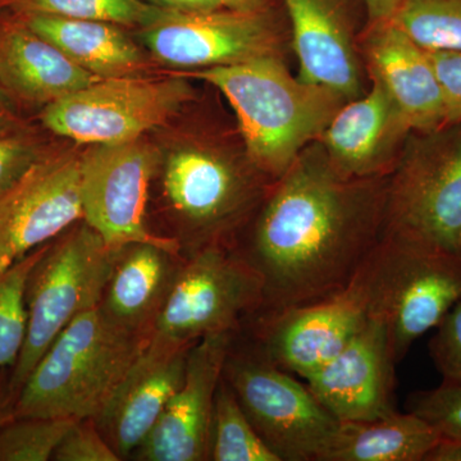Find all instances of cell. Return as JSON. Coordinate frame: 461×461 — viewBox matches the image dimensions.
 I'll return each instance as SVG.
<instances>
[{
  "label": "cell",
  "instance_id": "obj_22",
  "mask_svg": "<svg viewBox=\"0 0 461 461\" xmlns=\"http://www.w3.org/2000/svg\"><path fill=\"white\" fill-rule=\"evenodd\" d=\"M172 256L147 242L121 249L99 304L112 323L149 338L178 268Z\"/></svg>",
  "mask_w": 461,
  "mask_h": 461
},
{
  "label": "cell",
  "instance_id": "obj_35",
  "mask_svg": "<svg viewBox=\"0 0 461 461\" xmlns=\"http://www.w3.org/2000/svg\"><path fill=\"white\" fill-rule=\"evenodd\" d=\"M423 461H461V439L439 436Z\"/></svg>",
  "mask_w": 461,
  "mask_h": 461
},
{
  "label": "cell",
  "instance_id": "obj_21",
  "mask_svg": "<svg viewBox=\"0 0 461 461\" xmlns=\"http://www.w3.org/2000/svg\"><path fill=\"white\" fill-rule=\"evenodd\" d=\"M99 78L20 18L0 23V94L8 102L45 108Z\"/></svg>",
  "mask_w": 461,
  "mask_h": 461
},
{
  "label": "cell",
  "instance_id": "obj_39",
  "mask_svg": "<svg viewBox=\"0 0 461 461\" xmlns=\"http://www.w3.org/2000/svg\"><path fill=\"white\" fill-rule=\"evenodd\" d=\"M18 121L16 115L9 107L8 100L0 94V131L3 130L14 129Z\"/></svg>",
  "mask_w": 461,
  "mask_h": 461
},
{
  "label": "cell",
  "instance_id": "obj_9",
  "mask_svg": "<svg viewBox=\"0 0 461 461\" xmlns=\"http://www.w3.org/2000/svg\"><path fill=\"white\" fill-rule=\"evenodd\" d=\"M223 378L281 461H321L339 421L291 373L259 357H233Z\"/></svg>",
  "mask_w": 461,
  "mask_h": 461
},
{
  "label": "cell",
  "instance_id": "obj_2",
  "mask_svg": "<svg viewBox=\"0 0 461 461\" xmlns=\"http://www.w3.org/2000/svg\"><path fill=\"white\" fill-rule=\"evenodd\" d=\"M191 76L226 96L238 117L245 153L272 181L320 139L348 103L330 87L291 75L282 57L254 58Z\"/></svg>",
  "mask_w": 461,
  "mask_h": 461
},
{
  "label": "cell",
  "instance_id": "obj_8",
  "mask_svg": "<svg viewBox=\"0 0 461 461\" xmlns=\"http://www.w3.org/2000/svg\"><path fill=\"white\" fill-rule=\"evenodd\" d=\"M145 47L159 62L182 68L230 66L254 58L282 57L291 41L282 0L260 11L185 12L158 8L145 23Z\"/></svg>",
  "mask_w": 461,
  "mask_h": 461
},
{
  "label": "cell",
  "instance_id": "obj_30",
  "mask_svg": "<svg viewBox=\"0 0 461 461\" xmlns=\"http://www.w3.org/2000/svg\"><path fill=\"white\" fill-rule=\"evenodd\" d=\"M408 411L429 421L439 436L461 439V384H446L411 393Z\"/></svg>",
  "mask_w": 461,
  "mask_h": 461
},
{
  "label": "cell",
  "instance_id": "obj_28",
  "mask_svg": "<svg viewBox=\"0 0 461 461\" xmlns=\"http://www.w3.org/2000/svg\"><path fill=\"white\" fill-rule=\"evenodd\" d=\"M9 8L17 16L51 14L114 25H145L158 11L140 0H14Z\"/></svg>",
  "mask_w": 461,
  "mask_h": 461
},
{
  "label": "cell",
  "instance_id": "obj_4",
  "mask_svg": "<svg viewBox=\"0 0 461 461\" xmlns=\"http://www.w3.org/2000/svg\"><path fill=\"white\" fill-rule=\"evenodd\" d=\"M369 318L384 324L396 363L461 300V253L384 233L364 264Z\"/></svg>",
  "mask_w": 461,
  "mask_h": 461
},
{
  "label": "cell",
  "instance_id": "obj_34",
  "mask_svg": "<svg viewBox=\"0 0 461 461\" xmlns=\"http://www.w3.org/2000/svg\"><path fill=\"white\" fill-rule=\"evenodd\" d=\"M444 98L446 126L461 122V50H427Z\"/></svg>",
  "mask_w": 461,
  "mask_h": 461
},
{
  "label": "cell",
  "instance_id": "obj_18",
  "mask_svg": "<svg viewBox=\"0 0 461 461\" xmlns=\"http://www.w3.org/2000/svg\"><path fill=\"white\" fill-rule=\"evenodd\" d=\"M193 345L149 336L111 402L96 418L121 459L139 450L181 386Z\"/></svg>",
  "mask_w": 461,
  "mask_h": 461
},
{
  "label": "cell",
  "instance_id": "obj_14",
  "mask_svg": "<svg viewBox=\"0 0 461 461\" xmlns=\"http://www.w3.org/2000/svg\"><path fill=\"white\" fill-rule=\"evenodd\" d=\"M368 321L363 266L338 295L258 321L260 353L284 371L305 379L333 359Z\"/></svg>",
  "mask_w": 461,
  "mask_h": 461
},
{
  "label": "cell",
  "instance_id": "obj_12",
  "mask_svg": "<svg viewBox=\"0 0 461 461\" xmlns=\"http://www.w3.org/2000/svg\"><path fill=\"white\" fill-rule=\"evenodd\" d=\"M157 166L154 149L136 140L96 144L81 156L85 222L113 250L147 242L177 254V240L160 238L145 222L149 185Z\"/></svg>",
  "mask_w": 461,
  "mask_h": 461
},
{
  "label": "cell",
  "instance_id": "obj_36",
  "mask_svg": "<svg viewBox=\"0 0 461 461\" xmlns=\"http://www.w3.org/2000/svg\"><path fill=\"white\" fill-rule=\"evenodd\" d=\"M403 0H366L368 23H388L395 18L397 12Z\"/></svg>",
  "mask_w": 461,
  "mask_h": 461
},
{
  "label": "cell",
  "instance_id": "obj_5",
  "mask_svg": "<svg viewBox=\"0 0 461 461\" xmlns=\"http://www.w3.org/2000/svg\"><path fill=\"white\" fill-rule=\"evenodd\" d=\"M118 253L85 221L48 244L27 280L26 339L9 379L11 406L60 332L99 306Z\"/></svg>",
  "mask_w": 461,
  "mask_h": 461
},
{
  "label": "cell",
  "instance_id": "obj_10",
  "mask_svg": "<svg viewBox=\"0 0 461 461\" xmlns=\"http://www.w3.org/2000/svg\"><path fill=\"white\" fill-rule=\"evenodd\" d=\"M191 98L193 90L177 78H99L47 105L41 121L50 131L81 144H114L162 126Z\"/></svg>",
  "mask_w": 461,
  "mask_h": 461
},
{
  "label": "cell",
  "instance_id": "obj_15",
  "mask_svg": "<svg viewBox=\"0 0 461 461\" xmlns=\"http://www.w3.org/2000/svg\"><path fill=\"white\" fill-rule=\"evenodd\" d=\"M302 80L330 87L348 102L362 96L359 36L368 23L366 0H282Z\"/></svg>",
  "mask_w": 461,
  "mask_h": 461
},
{
  "label": "cell",
  "instance_id": "obj_16",
  "mask_svg": "<svg viewBox=\"0 0 461 461\" xmlns=\"http://www.w3.org/2000/svg\"><path fill=\"white\" fill-rule=\"evenodd\" d=\"M233 333L191 346L184 381L136 451L144 461H202L211 454L215 396L232 348Z\"/></svg>",
  "mask_w": 461,
  "mask_h": 461
},
{
  "label": "cell",
  "instance_id": "obj_40",
  "mask_svg": "<svg viewBox=\"0 0 461 461\" xmlns=\"http://www.w3.org/2000/svg\"><path fill=\"white\" fill-rule=\"evenodd\" d=\"M14 0H0V7H9Z\"/></svg>",
  "mask_w": 461,
  "mask_h": 461
},
{
  "label": "cell",
  "instance_id": "obj_7",
  "mask_svg": "<svg viewBox=\"0 0 461 461\" xmlns=\"http://www.w3.org/2000/svg\"><path fill=\"white\" fill-rule=\"evenodd\" d=\"M262 277L230 245H209L178 266L150 338L193 345L221 333H235L247 315L259 313Z\"/></svg>",
  "mask_w": 461,
  "mask_h": 461
},
{
  "label": "cell",
  "instance_id": "obj_24",
  "mask_svg": "<svg viewBox=\"0 0 461 461\" xmlns=\"http://www.w3.org/2000/svg\"><path fill=\"white\" fill-rule=\"evenodd\" d=\"M439 433L414 412L339 423L321 461H423Z\"/></svg>",
  "mask_w": 461,
  "mask_h": 461
},
{
  "label": "cell",
  "instance_id": "obj_26",
  "mask_svg": "<svg viewBox=\"0 0 461 461\" xmlns=\"http://www.w3.org/2000/svg\"><path fill=\"white\" fill-rule=\"evenodd\" d=\"M393 23L426 50H461V0H403Z\"/></svg>",
  "mask_w": 461,
  "mask_h": 461
},
{
  "label": "cell",
  "instance_id": "obj_11",
  "mask_svg": "<svg viewBox=\"0 0 461 461\" xmlns=\"http://www.w3.org/2000/svg\"><path fill=\"white\" fill-rule=\"evenodd\" d=\"M165 193L182 222L190 227L193 251L229 245L224 235L259 208L273 185L259 169L242 171L208 149H182L167 162Z\"/></svg>",
  "mask_w": 461,
  "mask_h": 461
},
{
  "label": "cell",
  "instance_id": "obj_1",
  "mask_svg": "<svg viewBox=\"0 0 461 461\" xmlns=\"http://www.w3.org/2000/svg\"><path fill=\"white\" fill-rule=\"evenodd\" d=\"M387 177L351 178L318 141L306 147L258 208L248 249L262 277L259 320L344 291L384 236Z\"/></svg>",
  "mask_w": 461,
  "mask_h": 461
},
{
  "label": "cell",
  "instance_id": "obj_29",
  "mask_svg": "<svg viewBox=\"0 0 461 461\" xmlns=\"http://www.w3.org/2000/svg\"><path fill=\"white\" fill-rule=\"evenodd\" d=\"M77 420L11 418L0 426V461L53 460L58 446Z\"/></svg>",
  "mask_w": 461,
  "mask_h": 461
},
{
  "label": "cell",
  "instance_id": "obj_3",
  "mask_svg": "<svg viewBox=\"0 0 461 461\" xmlns=\"http://www.w3.org/2000/svg\"><path fill=\"white\" fill-rule=\"evenodd\" d=\"M148 338L115 326L99 306L54 339L18 391L9 418L100 417Z\"/></svg>",
  "mask_w": 461,
  "mask_h": 461
},
{
  "label": "cell",
  "instance_id": "obj_32",
  "mask_svg": "<svg viewBox=\"0 0 461 461\" xmlns=\"http://www.w3.org/2000/svg\"><path fill=\"white\" fill-rule=\"evenodd\" d=\"M53 460L57 461H120L94 420L76 421L60 445Z\"/></svg>",
  "mask_w": 461,
  "mask_h": 461
},
{
  "label": "cell",
  "instance_id": "obj_27",
  "mask_svg": "<svg viewBox=\"0 0 461 461\" xmlns=\"http://www.w3.org/2000/svg\"><path fill=\"white\" fill-rule=\"evenodd\" d=\"M47 245L0 272V369L14 366L27 330L26 285Z\"/></svg>",
  "mask_w": 461,
  "mask_h": 461
},
{
  "label": "cell",
  "instance_id": "obj_17",
  "mask_svg": "<svg viewBox=\"0 0 461 461\" xmlns=\"http://www.w3.org/2000/svg\"><path fill=\"white\" fill-rule=\"evenodd\" d=\"M396 364L386 327L369 318L333 359L305 378L306 386L339 423L375 420L396 411Z\"/></svg>",
  "mask_w": 461,
  "mask_h": 461
},
{
  "label": "cell",
  "instance_id": "obj_13",
  "mask_svg": "<svg viewBox=\"0 0 461 461\" xmlns=\"http://www.w3.org/2000/svg\"><path fill=\"white\" fill-rule=\"evenodd\" d=\"M84 220L81 157L44 153L0 195V272Z\"/></svg>",
  "mask_w": 461,
  "mask_h": 461
},
{
  "label": "cell",
  "instance_id": "obj_25",
  "mask_svg": "<svg viewBox=\"0 0 461 461\" xmlns=\"http://www.w3.org/2000/svg\"><path fill=\"white\" fill-rule=\"evenodd\" d=\"M214 461H281L254 429L232 388L222 379L215 396L211 454Z\"/></svg>",
  "mask_w": 461,
  "mask_h": 461
},
{
  "label": "cell",
  "instance_id": "obj_41",
  "mask_svg": "<svg viewBox=\"0 0 461 461\" xmlns=\"http://www.w3.org/2000/svg\"><path fill=\"white\" fill-rule=\"evenodd\" d=\"M7 420V417L2 414V411H0V426H2L5 421Z\"/></svg>",
  "mask_w": 461,
  "mask_h": 461
},
{
  "label": "cell",
  "instance_id": "obj_37",
  "mask_svg": "<svg viewBox=\"0 0 461 461\" xmlns=\"http://www.w3.org/2000/svg\"><path fill=\"white\" fill-rule=\"evenodd\" d=\"M148 2L162 5L166 9L185 12L213 11V9L223 7L221 0H148Z\"/></svg>",
  "mask_w": 461,
  "mask_h": 461
},
{
  "label": "cell",
  "instance_id": "obj_23",
  "mask_svg": "<svg viewBox=\"0 0 461 461\" xmlns=\"http://www.w3.org/2000/svg\"><path fill=\"white\" fill-rule=\"evenodd\" d=\"M17 17L96 77L135 76L144 67L140 50L114 23L51 14Z\"/></svg>",
  "mask_w": 461,
  "mask_h": 461
},
{
  "label": "cell",
  "instance_id": "obj_33",
  "mask_svg": "<svg viewBox=\"0 0 461 461\" xmlns=\"http://www.w3.org/2000/svg\"><path fill=\"white\" fill-rule=\"evenodd\" d=\"M42 154L38 141L29 133L0 131V195L5 193Z\"/></svg>",
  "mask_w": 461,
  "mask_h": 461
},
{
  "label": "cell",
  "instance_id": "obj_19",
  "mask_svg": "<svg viewBox=\"0 0 461 461\" xmlns=\"http://www.w3.org/2000/svg\"><path fill=\"white\" fill-rule=\"evenodd\" d=\"M371 83V90L339 109L317 140L346 177L390 176L411 132L384 87Z\"/></svg>",
  "mask_w": 461,
  "mask_h": 461
},
{
  "label": "cell",
  "instance_id": "obj_6",
  "mask_svg": "<svg viewBox=\"0 0 461 461\" xmlns=\"http://www.w3.org/2000/svg\"><path fill=\"white\" fill-rule=\"evenodd\" d=\"M384 233L461 253V122L408 136L388 176Z\"/></svg>",
  "mask_w": 461,
  "mask_h": 461
},
{
  "label": "cell",
  "instance_id": "obj_31",
  "mask_svg": "<svg viewBox=\"0 0 461 461\" xmlns=\"http://www.w3.org/2000/svg\"><path fill=\"white\" fill-rule=\"evenodd\" d=\"M429 357L446 384H461V300L436 327Z\"/></svg>",
  "mask_w": 461,
  "mask_h": 461
},
{
  "label": "cell",
  "instance_id": "obj_38",
  "mask_svg": "<svg viewBox=\"0 0 461 461\" xmlns=\"http://www.w3.org/2000/svg\"><path fill=\"white\" fill-rule=\"evenodd\" d=\"M224 8L233 11H260L277 5L280 0H221Z\"/></svg>",
  "mask_w": 461,
  "mask_h": 461
},
{
  "label": "cell",
  "instance_id": "obj_20",
  "mask_svg": "<svg viewBox=\"0 0 461 461\" xmlns=\"http://www.w3.org/2000/svg\"><path fill=\"white\" fill-rule=\"evenodd\" d=\"M359 51L369 80L384 87L411 131L446 126L444 98L429 51L393 21L366 23L359 36Z\"/></svg>",
  "mask_w": 461,
  "mask_h": 461
}]
</instances>
